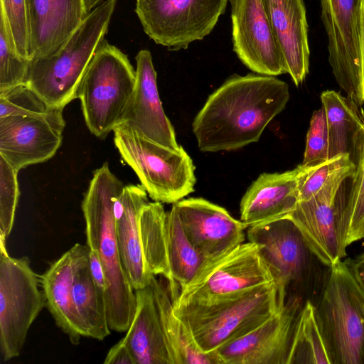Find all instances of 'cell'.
Instances as JSON below:
<instances>
[{"label": "cell", "instance_id": "cell-1", "mask_svg": "<svg viewBox=\"0 0 364 364\" xmlns=\"http://www.w3.org/2000/svg\"><path fill=\"white\" fill-rule=\"evenodd\" d=\"M289 97L288 84L276 76H230L209 95L193 121L199 149L232 151L258 141Z\"/></svg>", "mask_w": 364, "mask_h": 364}, {"label": "cell", "instance_id": "cell-2", "mask_svg": "<svg viewBox=\"0 0 364 364\" xmlns=\"http://www.w3.org/2000/svg\"><path fill=\"white\" fill-rule=\"evenodd\" d=\"M124 186L105 163L96 169L82 202L87 245L102 264L111 331L129 328L136 309L135 291L123 269L115 230L114 204Z\"/></svg>", "mask_w": 364, "mask_h": 364}, {"label": "cell", "instance_id": "cell-3", "mask_svg": "<svg viewBox=\"0 0 364 364\" xmlns=\"http://www.w3.org/2000/svg\"><path fill=\"white\" fill-rule=\"evenodd\" d=\"M285 297L286 288L275 282L213 301L173 303L175 314L187 326L198 348L212 354L278 312Z\"/></svg>", "mask_w": 364, "mask_h": 364}, {"label": "cell", "instance_id": "cell-4", "mask_svg": "<svg viewBox=\"0 0 364 364\" xmlns=\"http://www.w3.org/2000/svg\"><path fill=\"white\" fill-rule=\"evenodd\" d=\"M117 0H105L84 18L54 54L31 60L25 85L48 106L62 109L77 99V90L93 55L105 40Z\"/></svg>", "mask_w": 364, "mask_h": 364}, {"label": "cell", "instance_id": "cell-5", "mask_svg": "<svg viewBox=\"0 0 364 364\" xmlns=\"http://www.w3.org/2000/svg\"><path fill=\"white\" fill-rule=\"evenodd\" d=\"M315 310L331 364H364V293L348 261L330 267Z\"/></svg>", "mask_w": 364, "mask_h": 364}, {"label": "cell", "instance_id": "cell-6", "mask_svg": "<svg viewBox=\"0 0 364 364\" xmlns=\"http://www.w3.org/2000/svg\"><path fill=\"white\" fill-rule=\"evenodd\" d=\"M135 83L136 70L128 56L105 39L88 64L77 94L92 134L104 139L121 123Z\"/></svg>", "mask_w": 364, "mask_h": 364}, {"label": "cell", "instance_id": "cell-7", "mask_svg": "<svg viewBox=\"0 0 364 364\" xmlns=\"http://www.w3.org/2000/svg\"><path fill=\"white\" fill-rule=\"evenodd\" d=\"M113 132L122 158L154 201L173 204L194 191L195 166L181 146L176 150L161 146L124 123Z\"/></svg>", "mask_w": 364, "mask_h": 364}, {"label": "cell", "instance_id": "cell-8", "mask_svg": "<svg viewBox=\"0 0 364 364\" xmlns=\"http://www.w3.org/2000/svg\"><path fill=\"white\" fill-rule=\"evenodd\" d=\"M40 284L28 259L9 256L0 240V351L4 361L20 355L31 326L46 306Z\"/></svg>", "mask_w": 364, "mask_h": 364}, {"label": "cell", "instance_id": "cell-9", "mask_svg": "<svg viewBox=\"0 0 364 364\" xmlns=\"http://www.w3.org/2000/svg\"><path fill=\"white\" fill-rule=\"evenodd\" d=\"M320 3L333 74L348 97L358 107L363 106L364 0H320Z\"/></svg>", "mask_w": 364, "mask_h": 364}, {"label": "cell", "instance_id": "cell-10", "mask_svg": "<svg viewBox=\"0 0 364 364\" xmlns=\"http://www.w3.org/2000/svg\"><path fill=\"white\" fill-rule=\"evenodd\" d=\"M228 0H136L134 11L144 33L176 51L203 40L215 27Z\"/></svg>", "mask_w": 364, "mask_h": 364}, {"label": "cell", "instance_id": "cell-11", "mask_svg": "<svg viewBox=\"0 0 364 364\" xmlns=\"http://www.w3.org/2000/svg\"><path fill=\"white\" fill-rule=\"evenodd\" d=\"M259 249V245L248 241L207 262L178 294L171 295L173 303L213 301L275 282Z\"/></svg>", "mask_w": 364, "mask_h": 364}, {"label": "cell", "instance_id": "cell-12", "mask_svg": "<svg viewBox=\"0 0 364 364\" xmlns=\"http://www.w3.org/2000/svg\"><path fill=\"white\" fill-rule=\"evenodd\" d=\"M355 168L352 158L348 159L315 196L297 201L285 218L296 225L316 258L328 267L341 260L337 232L338 193L343 183L353 176Z\"/></svg>", "mask_w": 364, "mask_h": 364}, {"label": "cell", "instance_id": "cell-13", "mask_svg": "<svg viewBox=\"0 0 364 364\" xmlns=\"http://www.w3.org/2000/svg\"><path fill=\"white\" fill-rule=\"evenodd\" d=\"M63 110L0 117V156L18 171L51 159L63 140Z\"/></svg>", "mask_w": 364, "mask_h": 364}, {"label": "cell", "instance_id": "cell-14", "mask_svg": "<svg viewBox=\"0 0 364 364\" xmlns=\"http://www.w3.org/2000/svg\"><path fill=\"white\" fill-rule=\"evenodd\" d=\"M302 306L299 297L289 299L263 323L215 350L218 364H288Z\"/></svg>", "mask_w": 364, "mask_h": 364}, {"label": "cell", "instance_id": "cell-15", "mask_svg": "<svg viewBox=\"0 0 364 364\" xmlns=\"http://www.w3.org/2000/svg\"><path fill=\"white\" fill-rule=\"evenodd\" d=\"M231 7L233 51L255 73H287L262 0H228Z\"/></svg>", "mask_w": 364, "mask_h": 364}, {"label": "cell", "instance_id": "cell-16", "mask_svg": "<svg viewBox=\"0 0 364 364\" xmlns=\"http://www.w3.org/2000/svg\"><path fill=\"white\" fill-rule=\"evenodd\" d=\"M182 228L193 247L209 262L245 241L247 225L228 211L203 198L182 199L173 204Z\"/></svg>", "mask_w": 364, "mask_h": 364}, {"label": "cell", "instance_id": "cell-17", "mask_svg": "<svg viewBox=\"0 0 364 364\" xmlns=\"http://www.w3.org/2000/svg\"><path fill=\"white\" fill-rule=\"evenodd\" d=\"M135 60L134 90L121 123L128 124L150 141L178 149L181 146L176 141L174 128L164 112L159 97L151 53L146 49L140 50Z\"/></svg>", "mask_w": 364, "mask_h": 364}, {"label": "cell", "instance_id": "cell-18", "mask_svg": "<svg viewBox=\"0 0 364 364\" xmlns=\"http://www.w3.org/2000/svg\"><path fill=\"white\" fill-rule=\"evenodd\" d=\"M248 241L259 246L260 253L275 282L287 289L307 269L309 250L298 228L288 218L247 228Z\"/></svg>", "mask_w": 364, "mask_h": 364}, {"label": "cell", "instance_id": "cell-19", "mask_svg": "<svg viewBox=\"0 0 364 364\" xmlns=\"http://www.w3.org/2000/svg\"><path fill=\"white\" fill-rule=\"evenodd\" d=\"M309 167L301 164L282 173H262L240 204V220L247 227L285 218L294 208L302 178Z\"/></svg>", "mask_w": 364, "mask_h": 364}, {"label": "cell", "instance_id": "cell-20", "mask_svg": "<svg viewBox=\"0 0 364 364\" xmlns=\"http://www.w3.org/2000/svg\"><path fill=\"white\" fill-rule=\"evenodd\" d=\"M149 203L141 185L124 186L114 204L115 230L121 262L134 290L149 284L153 274L146 264L141 243L139 219Z\"/></svg>", "mask_w": 364, "mask_h": 364}, {"label": "cell", "instance_id": "cell-21", "mask_svg": "<svg viewBox=\"0 0 364 364\" xmlns=\"http://www.w3.org/2000/svg\"><path fill=\"white\" fill-rule=\"evenodd\" d=\"M286 72L299 86L309 69L308 23L304 0H262Z\"/></svg>", "mask_w": 364, "mask_h": 364}, {"label": "cell", "instance_id": "cell-22", "mask_svg": "<svg viewBox=\"0 0 364 364\" xmlns=\"http://www.w3.org/2000/svg\"><path fill=\"white\" fill-rule=\"evenodd\" d=\"M32 59L56 53L86 13L83 0H26Z\"/></svg>", "mask_w": 364, "mask_h": 364}, {"label": "cell", "instance_id": "cell-23", "mask_svg": "<svg viewBox=\"0 0 364 364\" xmlns=\"http://www.w3.org/2000/svg\"><path fill=\"white\" fill-rule=\"evenodd\" d=\"M90 252L87 245L76 243L40 276L46 306L56 325L77 345L85 331L73 296L74 272L81 258Z\"/></svg>", "mask_w": 364, "mask_h": 364}, {"label": "cell", "instance_id": "cell-24", "mask_svg": "<svg viewBox=\"0 0 364 364\" xmlns=\"http://www.w3.org/2000/svg\"><path fill=\"white\" fill-rule=\"evenodd\" d=\"M134 291L135 314L122 340L136 364H175L151 284Z\"/></svg>", "mask_w": 364, "mask_h": 364}, {"label": "cell", "instance_id": "cell-25", "mask_svg": "<svg viewBox=\"0 0 364 364\" xmlns=\"http://www.w3.org/2000/svg\"><path fill=\"white\" fill-rule=\"evenodd\" d=\"M150 284L175 364H218L214 354L204 353L198 348L187 326L175 314L168 287L159 282L156 276L152 277Z\"/></svg>", "mask_w": 364, "mask_h": 364}, {"label": "cell", "instance_id": "cell-26", "mask_svg": "<svg viewBox=\"0 0 364 364\" xmlns=\"http://www.w3.org/2000/svg\"><path fill=\"white\" fill-rule=\"evenodd\" d=\"M90 252L74 272L73 296L83 324L85 337L103 341L110 334L105 294L96 284L89 264Z\"/></svg>", "mask_w": 364, "mask_h": 364}, {"label": "cell", "instance_id": "cell-27", "mask_svg": "<svg viewBox=\"0 0 364 364\" xmlns=\"http://www.w3.org/2000/svg\"><path fill=\"white\" fill-rule=\"evenodd\" d=\"M353 160L355 168L347 199L338 202L337 232L340 257L346 255V248L364 238V126L355 144Z\"/></svg>", "mask_w": 364, "mask_h": 364}, {"label": "cell", "instance_id": "cell-28", "mask_svg": "<svg viewBox=\"0 0 364 364\" xmlns=\"http://www.w3.org/2000/svg\"><path fill=\"white\" fill-rule=\"evenodd\" d=\"M321 100L326 117L329 159L341 154L351 156L358 135L364 126L358 106L334 90L323 91Z\"/></svg>", "mask_w": 364, "mask_h": 364}, {"label": "cell", "instance_id": "cell-29", "mask_svg": "<svg viewBox=\"0 0 364 364\" xmlns=\"http://www.w3.org/2000/svg\"><path fill=\"white\" fill-rule=\"evenodd\" d=\"M166 212L160 202H149L142 209L140 232L144 258L151 274L161 275L170 287L178 286L171 277L166 248Z\"/></svg>", "mask_w": 364, "mask_h": 364}, {"label": "cell", "instance_id": "cell-30", "mask_svg": "<svg viewBox=\"0 0 364 364\" xmlns=\"http://www.w3.org/2000/svg\"><path fill=\"white\" fill-rule=\"evenodd\" d=\"M166 238L171 277L182 289L194 279L207 261L187 237L173 208L166 212Z\"/></svg>", "mask_w": 364, "mask_h": 364}, {"label": "cell", "instance_id": "cell-31", "mask_svg": "<svg viewBox=\"0 0 364 364\" xmlns=\"http://www.w3.org/2000/svg\"><path fill=\"white\" fill-rule=\"evenodd\" d=\"M331 364L316 316L315 306L306 301L298 316L288 364Z\"/></svg>", "mask_w": 364, "mask_h": 364}, {"label": "cell", "instance_id": "cell-32", "mask_svg": "<svg viewBox=\"0 0 364 364\" xmlns=\"http://www.w3.org/2000/svg\"><path fill=\"white\" fill-rule=\"evenodd\" d=\"M31 60L18 53L8 21L1 11L0 93L25 84Z\"/></svg>", "mask_w": 364, "mask_h": 364}, {"label": "cell", "instance_id": "cell-33", "mask_svg": "<svg viewBox=\"0 0 364 364\" xmlns=\"http://www.w3.org/2000/svg\"><path fill=\"white\" fill-rule=\"evenodd\" d=\"M18 172L0 156V240L4 242L12 230L19 197Z\"/></svg>", "mask_w": 364, "mask_h": 364}, {"label": "cell", "instance_id": "cell-34", "mask_svg": "<svg viewBox=\"0 0 364 364\" xmlns=\"http://www.w3.org/2000/svg\"><path fill=\"white\" fill-rule=\"evenodd\" d=\"M328 159V133L326 113L322 106L312 114L301 164L308 167L316 166Z\"/></svg>", "mask_w": 364, "mask_h": 364}, {"label": "cell", "instance_id": "cell-35", "mask_svg": "<svg viewBox=\"0 0 364 364\" xmlns=\"http://www.w3.org/2000/svg\"><path fill=\"white\" fill-rule=\"evenodd\" d=\"M53 109L26 85L0 93V117L47 112Z\"/></svg>", "mask_w": 364, "mask_h": 364}, {"label": "cell", "instance_id": "cell-36", "mask_svg": "<svg viewBox=\"0 0 364 364\" xmlns=\"http://www.w3.org/2000/svg\"><path fill=\"white\" fill-rule=\"evenodd\" d=\"M1 11L9 25L18 53L32 59L26 0H1Z\"/></svg>", "mask_w": 364, "mask_h": 364}, {"label": "cell", "instance_id": "cell-37", "mask_svg": "<svg viewBox=\"0 0 364 364\" xmlns=\"http://www.w3.org/2000/svg\"><path fill=\"white\" fill-rule=\"evenodd\" d=\"M350 158L348 154H341L318 166L309 167L300 183L297 201L306 200L315 196L329 176Z\"/></svg>", "mask_w": 364, "mask_h": 364}, {"label": "cell", "instance_id": "cell-38", "mask_svg": "<svg viewBox=\"0 0 364 364\" xmlns=\"http://www.w3.org/2000/svg\"><path fill=\"white\" fill-rule=\"evenodd\" d=\"M104 364H136L127 345L122 338L108 351Z\"/></svg>", "mask_w": 364, "mask_h": 364}, {"label": "cell", "instance_id": "cell-39", "mask_svg": "<svg viewBox=\"0 0 364 364\" xmlns=\"http://www.w3.org/2000/svg\"><path fill=\"white\" fill-rule=\"evenodd\" d=\"M348 262L364 293V252Z\"/></svg>", "mask_w": 364, "mask_h": 364}, {"label": "cell", "instance_id": "cell-40", "mask_svg": "<svg viewBox=\"0 0 364 364\" xmlns=\"http://www.w3.org/2000/svg\"><path fill=\"white\" fill-rule=\"evenodd\" d=\"M105 0H83L86 13L88 14L94 8L100 5Z\"/></svg>", "mask_w": 364, "mask_h": 364}, {"label": "cell", "instance_id": "cell-41", "mask_svg": "<svg viewBox=\"0 0 364 364\" xmlns=\"http://www.w3.org/2000/svg\"><path fill=\"white\" fill-rule=\"evenodd\" d=\"M363 89H364V32H363Z\"/></svg>", "mask_w": 364, "mask_h": 364}]
</instances>
